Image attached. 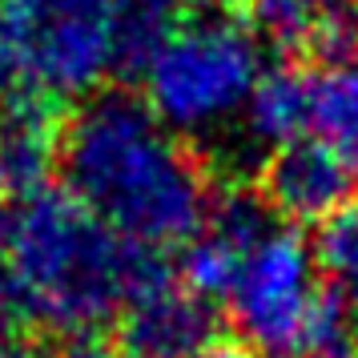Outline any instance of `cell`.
<instances>
[{
    "mask_svg": "<svg viewBox=\"0 0 358 358\" xmlns=\"http://www.w3.org/2000/svg\"><path fill=\"white\" fill-rule=\"evenodd\" d=\"M52 358H133L121 338H109L101 330H81V334H65V342L52 350Z\"/></svg>",
    "mask_w": 358,
    "mask_h": 358,
    "instance_id": "4fadbf2b",
    "label": "cell"
},
{
    "mask_svg": "<svg viewBox=\"0 0 358 358\" xmlns=\"http://www.w3.org/2000/svg\"><path fill=\"white\" fill-rule=\"evenodd\" d=\"M133 69L125 0H0V113L85 101Z\"/></svg>",
    "mask_w": 358,
    "mask_h": 358,
    "instance_id": "277c9868",
    "label": "cell"
},
{
    "mask_svg": "<svg viewBox=\"0 0 358 358\" xmlns=\"http://www.w3.org/2000/svg\"><path fill=\"white\" fill-rule=\"evenodd\" d=\"M57 165L65 189L149 250L194 242L210 217V181L162 117L133 93H93L57 133Z\"/></svg>",
    "mask_w": 358,
    "mask_h": 358,
    "instance_id": "7a4b0ae2",
    "label": "cell"
},
{
    "mask_svg": "<svg viewBox=\"0 0 358 358\" xmlns=\"http://www.w3.org/2000/svg\"><path fill=\"white\" fill-rule=\"evenodd\" d=\"M141 97L181 137H217L242 125L266 77L262 36L226 13H181L137 65Z\"/></svg>",
    "mask_w": 358,
    "mask_h": 358,
    "instance_id": "5b68a950",
    "label": "cell"
},
{
    "mask_svg": "<svg viewBox=\"0 0 358 358\" xmlns=\"http://www.w3.org/2000/svg\"><path fill=\"white\" fill-rule=\"evenodd\" d=\"M262 36L298 45L318 57L355 52L358 0H242Z\"/></svg>",
    "mask_w": 358,
    "mask_h": 358,
    "instance_id": "ba28073f",
    "label": "cell"
},
{
    "mask_svg": "<svg viewBox=\"0 0 358 358\" xmlns=\"http://www.w3.org/2000/svg\"><path fill=\"white\" fill-rule=\"evenodd\" d=\"M350 358H358V342H355V350H350Z\"/></svg>",
    "mask_w": 358,
    "mask_h": 358,
    "instance_id": "2e32d148",
    "label": "cell"
},
{
    "mask_svg": "<svg viewBox=\"0 0 358 358\" xmlns=\"http://www.w3.org/2000/svg\"><path fill=\"white\" fill-rule=\"evenodd\" d=\"M0 254L29 294L36 326L61 334L117 322L149 282L169 274L157 250L117 234L49 181L0 197Z\"/></svg>",
    "mask_w": 358,
    "mask_h": 358,
    "instance_id": "3957f363",
    "label": "cell"
},
{
    "mask_svg": "<svg viewBox=\"0 0 358 358\" xmlns=\"http://www.w3.org/2000/svg\"><path fill=\"white\" fill-rule=\"evenodd\" d=\"M181 278L222 306L254 358H350V310L330 290L318 245L262 189H229L181 250Z\"/></svg>",
    "mask_w": 358,
    "mask_h": 358,
    "instance_id": "6da1fadb",
    "label": "cell"
},
{
    "mask_svg": "<svg viewBox=\"0 0 358 358\" xmlns=\"http://www.w3.org/2000/svg\"><path fill=\"white\" fill-rule=\"evenodd\" d=\"M197 358H245V350H226V346H213V350H206V355Z\"/></svg>",
    "mask_w": 358,
    "mask_h": 358,
    "instance_id": "9a60e30c",
    "label": "cell"
},
{
    "mask_svg": "<svg viewBox=\"0 0 358 358\" xmlns=\"http://www.w3.org/2000/svg\"><path fill=\"white\" fill-rule=\"evenodd\" d=\"M318 262H322L330 290L350 310V318H358V197L322 226Z\"/></svg>",
    "mask_w": 358,
    "mask_h": 358,
    "instance_id": "30bf717a",
    "label": "cell"
},
{
    "mask_svg": "<svg viewBox=\"0 0 358 358\" xmlns=\"http://www.w3.org/2000/svg\"><path fill=\"white\" fill-rule=\"evenodd\" d=\"M306 77V125L302 137L330 145L358 169V57H318L302 65Z\"/></svg>",
    "mask_w": 358,
    "mask_h": 358,
    "instance_id": "9c48e42d",
    "label": "cell"
},
{
    "mask_svg": "<svg viewBox=\"0 0 358 358\" xmlns=\"http://www.w3.org/2000/svg\"><path fill=\"white\" fill-rule=\"evenodd\" d=\"M258 189L294 226L298 222L326 226L334 213H342L358 197V169L322 141L294 137L266 153Z\"/></svg>",
    "mask_w": 358,
    "mask_h": 358,
    "instance_id": "52a82bcc",
    "label": "cell"
},
{
    "mask_svg": "<svg viewBox=\"0 0 358 358\" xmlns=\"http://www.w3.org/2000/svg\"><path fill=\"white\" fill-rule=\"evenodd\" d=\"M0 358H49V355L36 350L29 338H13V342H0Z\"/></svg>",
    "mask_w": 358,
    "mask_h": 358,
    "instance_id": "5bb4252c",
    "label": "cell"
},
{
    "mask_svg": "<svg viewBox=\"0 0 358 358\" xmlns=\"http://www.w3.org/2000/svg\"><path fill=\"white\" fill-rule=\"evenodd\" d=\"M222 306L181 274H162L117 318V338L133 358H197L217 346Z\"/></svg>",
    "mask_w": 358,
    "mask_h": 358,
    "instance_id": "8992f818",
    "label": "cell"
},
{
    "mask_svg": "<svg viewBox=\"0 0 358 358\" xmlns=\"http://www.w3.org/2000/svg\"><path fill=\"white\" fill-rule=\"evenodd\" d=\"M29 326H36L33 306H29V294L20 286V278L13 274L8 258L0 254V342L24 338Z\"/></svg>",
    "mask_w": 358,
    "mask_h": 358,
    "instance_id": "8fae6325",
    "label": "cell"
},
{
    "mask_svg": "<svg viewBox=\"0 0 358 358\" xmlns=\"http://www.w3.org/2000/svg\"><path fill=\"white\" fill-rule=\"evenodd\" d=\"M125 8H129L133 36H137L141 45H153V41L185 13V0H125Z\"/></svg>",
    "mask_w": 358,
    "mask_h": 358,
    "instance_id": "7c38bea8",
    "label": "cell"
}]
</instances>
